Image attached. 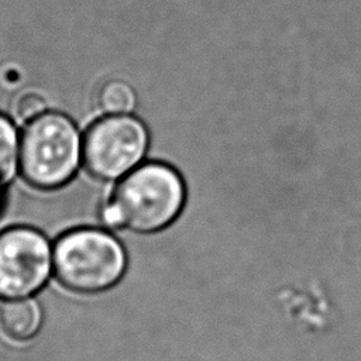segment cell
<instances>
[{
    "label": "cell",
    "instance_id": "9",
    "mask_svg": "<svg viewBox=\"0 0 361 361\" xmlns=\"http://www.w3.org/2000/svg\"><path fill=\"white\" fill-rule=\"evenodd\" d=\"M47 111V102L37 93H27L21 96L16 104V116L20 120L31 121Z\"/></svg>",
    "mask_w": 361,
    "mask_h": 361
},
{
    "label": "cell",
    "instance_id": "1",
    "mask_svg": "<svg viewBox=\"0 0 361 361\" xmlns=\"http://www.w3.org/2000/svg\"><path fill=\"white\" fill-rule=\"evenodd\" d=\"M183 203L180 175L166 164L147 162L118 180L102 216L114 227L155 233L178 217Z\"/></svg>",
    "mask_w": 361,
    "mask_h": 361
},
{
    "label": "cell",
    "instance_id": "7",
    "mask_svg": "<svg viewBox=\"0 0 361 361\" xmlns=\"http://www.w3.org/2000/svg\"><path fill=\"white\" fill-rule=\"evenodd\" d=\"M20 138L10 118L0 114V183L7 185L18 169Z\"/></svg>",
    "mask_w": 361,
    "mask_h": 361
},
{
    "label": "cell",
    "instance_id": "3",
    "mask_svg": "<svg viewBox=\"0 0 361 361\" xmlns=\"http://www.w3.org/2000/svg\"><path fill=\"white\" fill-rule=\"evenodd\" d=\"M82 162V137L65 114L45 111L28 121L20 137L18 169L34 188L68 183Z\"/></svg>",
    "mask_w": 361,
    "mask_h": 361
},
{
    "label": "cell",
    "instance_id": "5",
    "mask_svg": "<svg viewBox=\"0 0 361 361\" xmlns=\"http://www.w3.org/2000/svg\"><path fill=\"white\" fill-rule=\"evenodd\" d=\"M51 272L52 247L41 231L27 226L0 231V300L31 298Z\"/></svg>",
    "mask_w": 361,
    "mask_h": 361
},
{
    "label": "cell",
    "instance_id": "2",
    "mask_svg": "<svg viewBox=\"0 0 361 361\" xmlns=\"http://www.w3.org/2000/svg\"><path fill=\"white\" fill-rule=\"evenodd\" d=\"M54 275L68 290L100 293L124 275L127 257L123 245L100 228H76L62 234L52 247Z\"/></svg>",
    "mask_w": 361,
    "mask_h": 361
},
{
    "label": "cell",
    "instance_id": "4",
    "mask_svg": "<svg viewBox=\"0 0 361 361\" xmlns=\"http://www.w3.org/2000/svg\"><path fill=\"white\" fill-rule=\"evenodd\" d=\"M148 148V131L130 114L96 120L82 137V164L102 180H117L135 169Z\"/></svg>",
    "mask_w": 361,
    "mask_h": 361
},
{
    "label": "cell",
    "instance_id": "10",
    "mask_svg": "<svg viewBox=\"0 0 361 361\" xmlns=\"http://www.w3.org/2000/svg\"><path fill=\"white\" fill-rule=\"evenodd\" d=\"M3 189H4V185H1V183H0V209H1V204H3V197H4V195H3Z\"/></svg>",
    "mask_w": 361,
    "mask_h": 361
},
{
    "label": "cell",
    "instance_id": "6",
    "mask_svg": "<svg viewBox=\"0 0 361 361\" xmlns=\"http://www.w3.org/2000/svg\"><path fill=\"white\" fill-rule=\"evenodd\" d=\"M42 324L39 305L31 299L1 300L0 303V333L13 343H25L37 336Z\"/></svg>",
    "mask_w": 361,
    "mask_h": 361
},
{
    "label": "cell",
    "instance_id": "8",
    "mask_svg": "<svg viewBox=\"0 0 361 361\" xmlns=\"http://www.w3.org/2000/svg\"><path fill=\"white\" fill-rule=\"evenodd\" d=\"M99 107L107 116L130 114L135 107V93L123 80H110L99 92Z\"/></svg>",
    "mask_w": 361,
    "mask_h": 361
}]
</instances>
